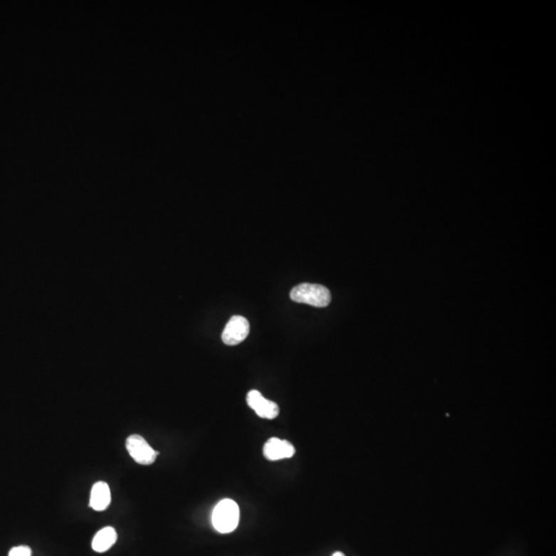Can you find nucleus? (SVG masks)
<instances>
[{
  "label": "nucleus",
  "mask_w": 556,
  "mask_h": 556,
  "mask_svg": "<svg viewBox=\"0 0 556 556\" xmlns=\"http://www.w3.org/2000/svg\"><path fill=\"white\" fill-rule=\"evenodd\" d=\"M239 518L238 504L231 499L221 500L212 511L211 523L216 532L229 534L238 527Z\"/></svg>",
  "instance_id": "obj_1"
},
{
  "label": "nucleus",
  "mask_w": 556,
  "mask_h": 556,
  "mask_svg": "<svg viewBox=\"0 0 556 556\" xmlns=\"http://www.w3.org/2000/svg\"><path fill=\"white\" fill-rule=\"evenodd\" d=\"M290 299L297 303L315 307H327L331 302V293L326 287L313 283H301L290 290Z\"/></svg>",
  "instance_id": "obj_2"
},
{
  "label": "nucleus",
  "mask_w": 556,
  "mask_h": 556,
  "mask_svg": "<svg viewBox=\"0 0 556 556\" xmlns=\"http://www.w3.org/2000/svg\"><path fill=\"white\" fill-rule=\"evenodd\" d=\"M332 556H345V555H343L342 552H340V551H337V552L334 553V555Z\"/></svg>",
  "instance_id": "obj_10"
},
{
  "label": "nucleus",
  "mask_w": 556,
  "mask_h": 556,
  "mask_svg": "<svg viewBox=\"0 0 556 556\" xmlns=\"http://www.w3.org/2000/svg\"><path fill=\"white\" fill-rule=\"evenodd\" d=\"M9 556H31V549L28 546L14 547Z\"/></svg>",
  "instance_id": "obj_9"
},
{
  "label": "nucleus",
  "mask_w": 556,
  "mask_h": 556,
  "mask_svg": "<svg viewBox=\"0 0 556 556\" xmlns=\"http://www.w3.org/2000/svg\"><path fill=\"white\" fill-rule=\"evenodd\" d=\"M126 449L131 458L140 465L149 466L154 463L158 452L152 449L151 445L140 435H131L127 439Z\"/></svg>",
  "instance_id": "obj_3"
},
{
  "label": "nucleus",
  "mask_w": 556,
  "mask_h": 556,
  "mask_svg": "<svg viewBox=\"0 0 556 556\" xmlns=\"http://www.w3.org/2000/svg\"><path fill=\"white\" fill-rule=\"evenodd\" d=\"M248 334H250V322H248V320L246 318L241 317V315H234V317L230 318L229 322L226 325L221 339H223V342L226 345H237L241 343L242 341L246 340Z\"/></svg>",
  "instance_id": "obj_4"
},
{
  "label": "nucleus",
  "mask_w": 556,
  "mask_h": 556,
  "mask_svg": "<svg viewBox=\"0 0 556 556\" xmlns=\"http://www.w3.org/2000/svg\"><path fill=\"white\" fill-rule=\"evenodd\" d=\"M246 402L251 409L262 419H274L278 416L279 407L278 404L267 400L259 391L253 389L246 397Z\"/></svg>",
  "instance_id": "obj_5"
},
{
  "label": "nucleus",
  "mask_w": 556,
  "mask_h": 556,
  "mask_svg": "<svg viewBox=\"0 0 556 556\" xmlns=\"http://www.w3.org/2000/svg\"><path fill=\"white\" fill-rule=\"evenodd\" d=\"M296 449L294 445L288 440L279 439V438H270L265 443L263 453L268 461H276L290 458L294 456Z\"/></svg>",
  "instance_id": "obj_6"
},
{
  "label": "nucleus",
  "mask_w": 556,
  "mask_h": 556,
  "mask_svg": "<svg viewBox=\"0 0 556 556\" xmlns=\"http://www.w3.org/2000/svg\"><path fill=\"white\" fill-rule=\"evenodd\" d=\"M112 500L110 486L105 482H97L92 488L90 495V507L95 511H103L110 506Z\"/></svg>",
  "instance_id": "obj_7"
},
{
  "label": "nucleus",
  "mask_w": 556,
  "mask_h": 556,
  "mask_svg": "<svg viewBox=\"0 0 556 556\" xmlns=\"http://www.w3.org/2000/svg\"><path fill=\"white\" fill-rule=\"evenodd\" d=\"M117 535L114 528L106 527L99 530L92 542V548L96 552L103 553L112 548L117 542Z\"/></svg>",
  "instance_id": "obj_8"
}]
</instances>
